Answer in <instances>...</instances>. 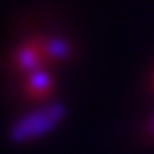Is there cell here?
I'll return each mask as SVG.
<instances>
[{"instance_id":"cell-1","label":"cell","mask_w":154,"mask_h":154,"mask_svg":"<svg viewBox=\"0 0 154 154\" xmlns=\"http://www.w3.org/2000/svg\"><path fill=\"white\" fill-rule=\"evenodd\" d=\"M54 88V77L51 73L45 71H36L28 77H24V94L28 96L30 101H43L51 94Z\"/></svg>"}]
</instances>
